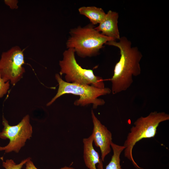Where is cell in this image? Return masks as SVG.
<instances>
[{
  "label": "cell",
  "mask_w": 169,
  "mask_h": 169,
  "mask_svg": "<svg viewBox=\"0 0 169 169\" xmlns=\"http://www.w3.org/2000/svg\"><path fill=\"white\" fill-rule=\"evenodd\" d=\"M95 25L89 23L85 26H79L71 29L66 43L67 49H73L81 58L97 55L104 44L114 40L97 31Z\"/></svg>",
  "instance_id": "cell-2"
},
{
  "label": "cell",
  "mask_w": 169,
  "mask_h": 169,
  "mask_svg": "<svg viewBox=\"0 0 169 169\" xmlns=\"http://www.w3.org/2000/svg\"><path fill=\"white\" fill-rule=\"evenodd\" d=\"M83 158L85 164L89 169H97L96 165L98 164L99 169H103L102 161L100 159L98 153L94 149L93 140L91 135L87 138L83 140Z\"/></svg>",
  "instance_id": "cell-10"
},
{
  "label": "cell",
  "mask_w": 169,
  "mask_h": 169,
  "mask_svg": "<svg viewBox=\"0 0 169 169\" xmlns=\"http://www.w3.org/2000/svg\"><path fill=\"white\" fill-rule=\"evenodd\" d=\"M23 50L18 46L13 47L3 52L0 59V73L5 82L10 81L15 85L25 72Z\"/></svg>",
  "instance_id": "cell-7"
},
{
  "label": "cell",
  "mask_w": 169,
  "mask_h": 169,
  "mask_svg": "<svg viewBox=\"0 0 169 169\" xmlns=\"http://www.w3.org/2000/svg\"><path fill=\"white\" fill-rule=\"evenodd\" d=\"M10 81L5 82L1 78L0 73V98L7 93L10 87Z\"/></svg>",
  "instance_id": "cell-14"
},
{
  "label": "cell",
  "mask_w": 169,
  "mask_h": 169,
  "mask_svg": "<svg viewBox=\"0 0 169 169\" xmlns=\"http://www.w3.org/2000/svg\"><path fill=\"white\" fill-rule=\"evenodd\" d=\"M169 120V115L164 112L156 111L151 112L145 117L141 116L137 119L130 129L123 146L125 156L131 161L134 165L138 169H143L136 162L132 155V150L136 143L144 138L154 137L159 124Z\"/></svg>",
  "instance_id": "cell-3"
},
{
  "label": "cell",
  "mask_w": 169,
  "mask_h": 169,
  "mask_svg": "<svg viewBox=\"0 0 169 169\" xmlns=\"http://www.w3.org/2000/svg\"><path fill=\"white\" fill-rule=\"evenodd\" d=\"M118 40L110 41L105 44L117 47L120 52V59L110 79L111 92L114 95L126 90L133 82V77L141 74L140 62L143 57L138 48L132 46L131 41L126 37H122Z\"/></svg>",
  "instance_id": "cell-1"
},
{
  "label": "cell",
  "mask_w": 169,
  "mask_h": 169,
  "mask_svg": "<svg viewBox=\"0 0 169 169\" xmlns=\"http://www.w3.org/2000/svg\"><path fill=\"white\" fill-rule=\"evenodd\" d=\"M113 155L110 161L106 166L105 169H123L120 165V156L125 149L123 146H120L112 142L111 144Z\"/></svg>",
  "instance_id": "cell-12"
},
{
  "label": "cell",
  "mask_w": 169,
  "mask_h": 169,
  "mask_svg": "<svg viewBox=\"0 0 169 169\" xmlns=\"http://www.w3.org/2000/svg\"><path fill=\"white\" fill-rule=\"evenodd\" d=\"M6 4L9 6L11 9L17 8L18 6L17 3L18 2L17 0H5Z\"/></svg>",
  "instance_id": "cell-16"
},
{
  "label": "cell",
  "mask_w": 169,
  "mask_h": 169,
  "mask_svg": "<svg viewBox=\"0 0 169 169\" xmlns=\"http://www.w3.org/2000/svg\"><path fill=\"white\" fill-rule=\"evenodd\" d=\"M118 13L109 10L99 25L95 27V29L114 40H119L120 37L118 25Z\"/></svg>",
  "instance_id": "cell-9"
},
{
  "label": "cell",
  "mask_w": 169,
  "mask_h": 169,
  "mask_svg": "<svg viewBox=\"0 0 169 169\" xmlns=\"http://www.w3.org/2000/svg\"><path fill=\"white\" fill-rule=\"evenodd\" d=\"M75 51L67 49L63 53L62 60L59 61V75L65 74L66 82L69 83L89 85L99 88H105L102 78L95 75L91 69L83 68L77 62Z\"/></svg>",
  "instance_id": "cell-5"
},
{
  "label": "cell",
  "mask_w": 169,
  "mask_h": 169,
  "mask_svg": "<svg viewBox=\"0 0 169 169\" xmlns=\"http://www.w3.org/2000/svg\"><path fill=\"white\" fill-rule=\"evenodd\" d=\"M2 124L4 127L0 132V138L9 139L10 141L7 146H0V151H4L6 153L13 151L18 153L27 140L32 136L33 129L30 122L29 116L26 115L18 124L14 126L10 125L3 116Z\"/></svg>",
  "instance_id": "cell-6"
},
{
  "label": "cell",
  "mask_w": 169,
  "mask_h": 169,
  "mask_svg": "<svg viewBox=\"0 0 169 169\" xmlns=\"http://www.w3.org/2000/svg\"><path fill=\"white\" fill-rule=\"evenodd\" d=\"M55 77L58 83L59 88L56 95L47 104V106L52 105L61 96L71 94L79 96V98L74 101V105L84 106L92 104L93 108L96 109L98 106L103 105L105 103L104 100L98 97L111 92V89L108 88H99L92 85L67 82L58 74H56Z\"/></svg>",
  "instance_id": "cell-4"
},
{
  "label": "cell",
  "mask_w": 169,
  "mask_h": 169,
  "mask_svg": "<svg viewBox=\"0 0 169 169\" xmlns=\"http://www.w3.org/2000/svg\"><path fill=\"white\" fill-rule=\"evenodd\" d=\"M91 117L93 124L91 135L95 146L100 148L101 153V160L105 159L111 151V144L112 142V135L107 128L103 125L95 115L92 110Z\"/></svg>",
  "instance_id": "cell-8"
},
{
  "label": "cell",
  "mask_w": 169,
  "mask_h": 169,
  "mask_svg": "<svg viewBox=\"0 0 169 169\" xmlns=\"http://www.w3.org/2000/svg\"><path fill=\"white\" fill-rule=\"evenodd\" d=\"M30 158L26 163L25 169H38L35 166L32 161ZM59 169H75L72 167L65 166Z\"/></svg>",
  "instance_id": "cell-15"
},
{
  "label": "cell",
  "mask_w": 169,
  "mask_h": 169,
  "mask_svg": "<svg viewBox=\"0 0 169 169\" xmlns=\"http://www.w3.org/2000/svg\"><path fill=\"white\" fill-rule=\"evenodd\" d=\"M30 158L28 157L23 160L18 164H16L12 159H8L5 161L3 162V166L5 169H21L23 165Z\"/></svg>",
  "instance_id": "cell-13"
},
{
  "label": "cell",
  "mask_w": 169,
  "mask_h": 169,
  "mask_svg": "<svg viewBox=\"0 0 169 169\" xmlns=\"http://www.w3.org/2000/svg\"><path fill=\"white\" fill-rule=\"evenodd\" d=\"M78 11L80 14L87 18L94 25L99 24L106 15L102 8L95 6H82L78 9Z\"/></svg>",
  "instance_id": "cell-11"
}]
</instances>
